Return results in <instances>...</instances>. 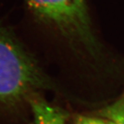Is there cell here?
Returning a JSON list of instances; mask_svg holds the SVG:
<instances>
[{"instance_id": "2", "label": "cell", "mask_w": 124, "mask_h": 124, "mask_svg": "<svg viewBox=\"0 0 124 124\" xmlns=\"http://www.w3.org/2000/svg\"><path fill=\"white\" fill-rule=\"evenodd\" d=\"M28 8L57 42L51 63L60 84L66 87L72 64L88 55L96 57L98 45L94 36L85 0H26Z\"/></svg>"}, {"instance_id": "3", "label": "cell", "mask_w": 124, "mask_h": 124, "mask_svg": "<svg viewBox=\"0 0 124 124\" xmlns=\"http://www.w3.org/2000/svg\"><path fill=\"white\" fill-rule=\"evenodd\" d=\"M32 124H66L69 112L39 95L30 102Z\"/></svg>"}, {"instance_id": "4", "label": "cell", "mask_w": 124, "mask_h": 124, "mask_svg": "<svg viewBox=\"0 0 124 124\" xmlns=\"http://www.w3.org/2000/svg\"><path fill=\"white\" fill-rule=\"evenodd\" d=\"M99 116L109 124H124V94L99 111Z\"/></svg>"}, {"instance_id": "1", "label": "cell", "mask_w": 124, "mask_h": 124, "mask_svg": "<svg viewBox=\"0 0 124 124\" xmlns=\"http://www.w3.org/2000/svg\"><path fill=\"white\" fill-rule=\"evenodd\" d=\"M46 93L74 100L37 56L0 25V124H32L30 102Z\"/></svg>"}, {"instance_id": "5", "label": "cell", "mask_w": 124, "mask_h": 124, "mask_svg": "<svg viewBox=\"0 0 124 124\" xmlns=\"http://www.w3.org/2000/svg\"><path fill=\"white\" fill-rule=\"evenodd\" d=\"M75 124H109V123L100 116L79 115L76 117Z\"/></svg>"}]
</instances>
